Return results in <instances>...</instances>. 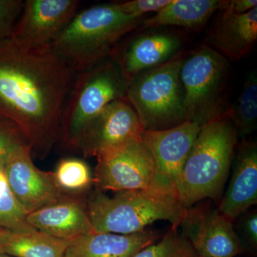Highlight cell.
Here are the masks:
<instances>
[{"label": "cell", "mask_w": 257, "mask_h": 257, "mask_svg": "<svg viewBox=\"0 0 257 257\" xmlns=\"http://www.w3.org/2000/svg\"><path fill=\"white\" fill-rule=\"evenodd\" d=\"M160 237L147 229L133 234L93 231L71 241L63 257H133Z\"/></svg>", "instance_id": "cell-18"}, {"label": "cell", "mask_w": 257, "mask_h": 257, "mask_svg": "<svg viewBox=\"0 0 257 257\" xmlns=\"http://www.w3.org/2000/svg\"><path fill=\"white\" fill-rule=\"evenodd\" d=\"M71 241L37 229H0V253L13 257H63Z\"/></svg>", "instance_id": "cell-20"}, {"label": "cell", "mask_w": 257, "mask_h": 257, "mask_svg": "<svg viewBox=\"0 0 257 257\" xmlns=\"http://www.w3.org/2000/svg\"><path fill=\"white\" fill-rule=\"evenodd\" d=\"M181 46L180 39L172 34H145L131 40L121 55L112 59L119 64L128 80L140 72L173 60Z\"/></svg>", "instance_id": "cell-16"}, {"label": "cell", "mask_w": 257, "mask_h": 257, "mask_svg": "<svg viewBox=\"0 0 257 257\" xmlns=\"http://www.w3.org/2000/svg\"><path fill=\"white\" fill-rule=\"evenodd\" d=\"M52 173L57 187L69 195L86 192L93 184L90 168L79 159H62Z\"/></svg>", "instance_id": "cell-22"}, {"label": "cell", "mask_w": 257, "mask_h": 257, "mask_svg": "<svg viewBox=\"0 0 257 257\" xmlns=\"http://www.w3.org/2000/svg\"><path fill=\"white\" fill-rule=\"evenodd\" d=\"M219 0H171L156 15L144 20L143 29L177 26L197 29L204 26L217 10Z\"/></svg>", "instance_id": "cell-19"}, {"label": "cell", "mask_w": 257, "mask_h": 257, "mask_svg": "<svg viewBox=\"0 0 257 257\" xmlns=\"http://www.w3.org/2000/svg\"><path fill=\"white\" fill-rule=\"evenodd\" d=\"M256 40L257 7L242 15L221 13L207 36L209 47L232 60L247 55Z\"/></svg>", "instance_id": "cell-17"}, {"label": "cell", "mask_w": 257, "mask_h": 257, "mask_svg": "<svg viewBox=\"0 0 257 257\" xmlns=\"http://www.w3.org/2000/svg\"><path fill=\"white\" fill-rule=\"evenodd\" d=\"M201 127L197 122L185 121L167 130H145L142 135L161 177L174 188Z\"/></svg>", "instance_id": "cell-13"}, {"label": "cell", "mask_w": 257, "mask_h": 257, "mask_svg": "<svg viewBox=\"0 0 257 257\" xmlns=\"http://www.w3.org/2000/svg\"><path fill=\"white\" fill-rule=\"evenodd\" d=\"M23 5V0H0V43L11 38Z\"/></svg>", "instance_id": "cell-25"}, {"label": "cell", "mask_w": 257, "mask_h": 257, "mask_svg": "<svg viewBox=\"0 0 257 257\" xmlns=\"http://www.w3.org/2000/svg\"><path fill=\"white\" fill-rule=\"evenodd\" d=\"M238 224H236V234L243 243L253 250L257 247V212L256 209L248 210L236 218Z\"/></svg>", "instance_id": "cell-26"}, {"label": "cell", "mask_w": 257, "mask_h": 257, "mask_svg": "<svg viewBox=\"0 0 257 257\" xmlns=\"http://www.w3.org/2000/svg\"><path fill=\"white\" fill-rule=\"evenodd\" d=\"M237 134L231 120L221 114L203 125L175 186L186 209L204 199L218 200L229 176Z\"/></svg>", "instance_id": "cell-3"}, {"label": "cell", "mask_w": 257, "mask_h": 257, "mask_svg": "<svg viewBox=\"0 0 257 257\" xmlns=\"http://www.w3.org/2000/svg\"><path fill=\"white\" fill-rule=\"evenodd\" d=\"M199 257H236L244 251L233 222L208 204L186 209L179 225Z\"/></svg>", "instance_id": "cell-11"}, {"label": "cell", "mask_w": 257, "mask_h": 257, "mask_svg": "<svg viewBox=\"0 0 257 257\" xmlns=\"http://www.w3.org/2000/svg\"><path fill=\"white\" fill-rule=\"evenodd\" d=\"M32 154L23 140L10 150L3 167L10 188L28 214L69 196L57 187L52 172L37 168Z\"/></svg>", "instance_id": "cell-10"}, {"label": "cell", "mask_w": 257, "mask_h": 257, "mask_svg": "<svg viewBox=\"0 0 257 257\" xmlns=\"http://www.w3.org/2000/svg\"><path fill=\"white\" fill-rule=\"evenodd\" d=\"M28 214L10 188L4 170L0 168V226L16 231L34 229L27 221Z\"/></svg>", "instance_id": "cell-23"}, {"label": "cell", "mask_w": 257, "mask_h": 257, "mask_svg": "<svg viewBox=\"0 0 257 257\" xmlns=\"http://www.w3.org/2000/svg\"><path fill=\"white\" fill-rule=\"evenodd\" d=\"M0 257H13V256H10V255L6 254V253H0Z\"/></svg>", "instance_id": "cell-30"}, {"label": "cell", "mask_w": 257, "mask_h": 257, "mask_svg": "<svg viewBox=\"0 0 257 257\" xmlns=\"http://www.w3.org/2000/svg\"><path fill=\"white\" fill-rule=\"evenodd\" d=\"M197 257H199V256H197Z\"/></svg>", "instance_id": "cell-32"}, {"label": "cell", "mask_w": 257, "mask_h": 257, "mask_svg": "<svg viewBox=\"0 0 257 257\" xmlns=\"http://www.w3.org/2000/svg\"><path fill=\"white\" fill-rule=\"evenodd\" d=\"M77 0H26L11 40L25 50L50 47L78 13Z\"/></svg>", "instance_id": "cell-12"}, {"label": "cell", "mask_w": 257, "mask_h": 257, "mask_svg": "<svg viewBox=\"0 0 257 257\" xmlns=\"http://www.w3.org/2000/svg\"><path fill=\"white\" fill-rule=\"evenodd\" d=\"M145 131L126 99L112 101L83 125L68 146L85 157H98L140 140Z\"/></svg>", "instance_id": "cell-9"}, {"label": "cell", "mask_w": 257, "mask_h": 257, "mask_svg": "<svg viewBox=\"0 0 257 257\" xmlns=\"http://www.w3.org/2000/svg\"><path fill=\"white\" fill-rule=\"evenodd\" d=\"M23 140H25L13 123L0 119V168L4 167L5 160L10 150Z\"/></svg>", "instance_id": "cell-27"}, {"label": "cell", "mask_w": 257, "mask_h": 257, "mask_svg": "<svg viewBox=\"0 0 257 257\" xmlns=\"http://www.w3.org/2000/svg\"><path fill=\"white\" fill-rule=\"evenodd\" d=\"M1 228H2L1 226H0V229H1Z\"/></svg>", "instance_id": "cell-31"}, {"label": "cell", "mask_w": 257, "mask_h": 257, "mask_svg": "<svg viewBox=\"0 0 257 257\" xmlns=\"http://www.w3.org/2000/svg\"><path fill=\"white\" fill-rule=\"evenodd\" d=\"M257 203V145L243 140L234 162L232 177L218 210L231 222Z\"/></svg>", "instance_id": "cell-15"}, {"label": "cell", "mask_w": 257, "mask_h": 257, "mask_svg": "<svg viewBox=\"0 0 257 257\" xmlns=\"http://www.w3.org/2000/svg\"><path fill=\"white\" fill-rule=\"evenodd\" d=\"M257 7L256 0L222 1L220 10L226 15H242Z\"/></svg>", "instance_id": "cell-29"}, {"label": "cell", "mask_w": 257, "mask_h": 257, "mask_svg": "<svg viewBox=\"0 0 257 257\" xmlns=\"http://www.w3.org/2000/svg\"><path fill=\"white\" fill-rule=\"evenodd\" d=\"M171 0H133L116 3L119 9L125 15L134 18H142L143 15L152 12L160 11L170 3Z\"/></svg>", "instance_id": "cell-28"}, {"label": "cell", "mask_w": 257, "mask_h": 257, "mask_svg": "<svg viewBox=\"0 0 257 257\" xmlns=\"http://www.w3.org/2000/svg\"><path fill=\"white\" fill-rule=\"evenodd\" d=\"M86 207L94 231L116 234L142 232L160 220L178 229L187 209L170 184L115 192L112 197L96 189L88 197Z\"/></svg>", "instance_id": "cell-2"}, {"label": "cell", "mask_w": 257, "mask_h": 257, "mask_svg": "<svg viewBox=\"0 0 257 257\" xmlns=\"http://www.w3.org/2000/svg\"><path fill=\"white\" fill-rule=\"evenodd\" d=\"M190 242L179 232L171 229L158 241L143 248L133 257H197Z\"/></svg>", "instance_id": "cell-24"}, {"label": "cell", "mask_w": 257, "mask_h": 257, "mask_svg": "<svg viewBox=\"0 0 257 257\" xmlns=\"http://www.w3.org/2000/svg\"><path fill=\"white\" fill-rule=\"evenodd\" d=\"M26 219L34 229L66 241H72L95 231L86 202L74 195L32 211Z\"/></svg>", "instance_id": "cell-14"}, {"label": "cell", "mask_w": 257, "mask_h": 257, "mask_svg": "<svg viewBox=\"0 0 257 257\" xmlns=\"http://www.w3.org/2000/svg\"><path fill=\"white\" fill-rule=\"evenodd\" d=\"M228 69L227 60L207 45L198 48L183 60L180 79L186 121L203 126L220 116L216 111Z\"/></svg>", "instance_id": "cell-7"}, {"label": "cell", "mask_w": 257, "mask_h": 257, "mask_svg": "<svg viewBox=\"0 0 257 257\" xmlns=\"http://www.w3.org/2000/svg\"><path fill=\"white\" fill-rule=\"evenodd\" d=\"M141 20L125 15L116 3L95 5L77 13L51 47L79 73L108 59L118 42Z\"/></svg>", "instance_id": "cell-4"}, {"label": "cell", "mask_w": 257, "mask_h": 257, "mask_svg": "<svg viewBox=\"0 0 257 257\" xmlns=\"http://www.w3.org/2000/svg\"><path fill=\"white\" fill-rule=\"evenodd\" d=\"M76 76L51 46L30 50L11 39L0 43V119L13 123L41 159L60 141Z\"/></svg>", "instance_id": "cell-1"}, {"label": "cell", "mask_w": 257, "mask_h": 257, "mask_svg": "<svg viewBox=\"0 0 257 257\" xmlns=\"http://www.w3.org/2000/svg\"><path fill=\"white\" fill-rule=\"evenodd\" d=\"M234 124L237 136L241 138L252 134L257 127V78L256 72H251L245 81L243 89L232 107L226 111Z\"/></svg>", "instance_id": "cell-21"}, {"label": "cell", "mask_w": 257, "mask_h": 257, "mask_svg": "<svg viewBox=\"0 0 257 257\" xmlns=\"http://www.w3.org/2000/svg\"><path fill=\"white\" fill-rule=\"evenodd\" d=\"M96 160L93 184L101 192L143 190L160 184L172 186L161 177L142 139L111 150Z\"/></svg>", "instance_id": "cell-8"}, {"label": "cell", "mask_w": 257, "mask_h": 257, "mask_svg": "<svg viewBox=\"0 0 257 257\" xmlns=\"http://www.w3.org/2000/svg\"><path fill=\"white\" fill-rule=\"evenodd\" d=\"M183 60L175 57L128 79L126 99L144 130H167L186 121L180 79Z\"/></svg>", "instance_id": "cell-5"}, {"label": "cell", "mask_w": 257, "mask_h": 257, "mask_svg": "<svg viewBox=\"0 0 257 257\" xmlns=\"http://www.w3.org/2000/svg\"><path fill=\"white\" fill-rule=\"evenodd\" d=\"M128 79L114 59L77 74L65 104L60 141L68 146L83 125L108 104L126 99Z\"/></svg>", "instance_id": "cell-6"}]
</instances>
